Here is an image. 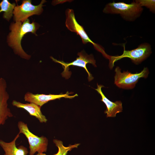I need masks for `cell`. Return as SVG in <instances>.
<instances>
[{"mask_svg": "<svg viewBox=\"0 0 155 155\" xmlns=\"http://www.w3.org/2000/svg\"><path fill=\"white\" fill-rule=\"evenodd\" d=\"M36 155H46L45 154L43 153H38Z\"/></svg>", "mask_w": 155, "mask_h": 155, "instance_id": "obj_18", "label": "cell"}, {"mask_svg": "<svg viewBox=\"0 0 155 155\" xmlns=\"http://www.w3.org/2000/svg\"><path fill=\"white\" fill-rule=\"evenodd\" d=\"M16 4L11 3L7 0H3L0 2V13L3 11V18L7 21L11 18Z\"/></svg>", "mask_w": 155, "mask_h": 155, "instance_id": "obj_14", "label": "cell"}, {"mask_svg": "<svg viewBox=\"0 0 155 155\" xmlns=\"http://www.w3.org/2000/svg\"><path fill=\"white\" fill-rule=\"evenodd\" d=\"M78 55L79 57L75 60L70 63H65L63 61L58 60L52 57H51V58L54 61L59 63L62 65L64 69L63 73H65L68 70V68L70 66H79L83 68L85 70L88 75V79L89 81L92 80L94 78L88 70L86 65L87 64L90 63L94 66L96 67V61L93 56L92 54L88 55L84 50L78 53Z\"/></svg>", "mask_w": 155, "mask_h": 155, "instance_id": "obj_8", "label": "cell"}, {"mask_svg": "<svg viewBox=\"0 0 155 155\" xmlns=\"http://www.w3.org/2000/svg\"><path fill=\"white\" fill-rule=\"evenodd\" d=\"M104 86L97 84V88L95 89L100 94L101 99L106 107L104 113L106 114V117H115L116 114L122 111V103L121 101H117L113 102L107 98L102 90V88Z\"/></svg>", "mask_w": 155, "mask_h": 155, "instance_id": "obj_11", "label": "cell"}, {"mask_svg": "<svg viewBox=\"0 0 155 155\" xmlns=\"http://www.w3.org/2000/svg\"><path fill=\"white\" fill-rule=\"evenodd\" d=\"M53 142L58 148V152L53 155H66L68 152L71 151L74 148H77L80 144H75L65 147L64 146L61 140L54 139Z\"/></svg>", "mask_w": 155, "mask_h": 155, "instance_id": "obj_15", "label": "cell"}, {"mask_svg": "<svg viewBox=\"0 0 155 155\" xmlns=\"http://www.w3.org/2000/svg\"><path fill=\"white\" fill-rule=\"evenodd\" d=\"M67 1H68V0H55L53 1L52 4L53 5H55L58 4L63 3Z\"/></svg>", "mask_w": 155, "mask_h": 155, "instance_id": "obj_17", "label": "cell"}, {"mask_svg": "<svg viewBox=\"0 0 155 155\" xmlns=\"http://www.w3.org/2000/svg\"><path fill=\"white\" fill-rule=\"evenodd\" d=\"M72 93L67 92L65 94L61 93L59 94H34L32 93L28 92L25 94L24 99L26 101L34 103L41 107L44 104L51 100L59 99L62 98L71 99L78 96L77 94L73 96L69 95Z\"/></svg>", "mask_w": 155, "mask_h": 155, "instance_id": "obj_9", "label": "cell"}, {"mask_svg": "<svg viewBox=\"0 0 155 155\" xmlns=\"http://www.w3.org/2000/svg\"><path fill=\"white\" fill-rule=\"evenodd\" d=\"M5 80L0 77V125H3L6 120L13 115L8 107L9 96L7 91Z\"/></svg>", "mask_w": 155, "mask_h": 155, "instance_id": "obj_10", "label": "cell"}, {"mask_svg": "<svg viewBox=\"0 0 155 155\" xmlns=\"http://www.w3.org/2000/svg\"><path fill=\"white\" fill-rule=\"evenodd\" d=\"M135 1L142 7L143 6L148 9L153 13L155 12V1L154 0H136Z\"/></svg>", "mask_w": 155, "mask_h": 155, "instance_id": "obj_16", "label": "cell"}, {"mask_svg": "<svg viewBox=\"0 0 155 155\" xmlns=\"http://www.w3.org/2000/svg\"><path fill=\"white\" fill-rule=\"evenodd\" d=\"M143 10V7L133 1L130 3L114 1L108 3L103 11L106 14H119L124 20L133 22L140 16Z\"/></svg>", "mask_w": 155, "mask_h": 155, "instance_id": "obj_2", "label": "cell"}, {"mask_svg": "<svg viewBox=\"0 0 155 155\" xmlns=\"http://www.w3.org/2000/svg\"><path fill=\"white\" fill-rule=\"evenodd\" d=\"M114 83L119 88L125 89L133 88L139 80L141 78H146L149 72L147 67H144L139 73H132L129 72H121V69L117 66L115 70Z\"/></svg>", "mask_w": 155, "mask_h": 155, "instance_id": "obj_4", "label": "cell"}, {"mask_svg": "<svg viewBox=\"0 0 155 155\" xmlns=\"http://www.w3.org/2000/svg\"><path fill=\"white\" fill-rule=\"evenodd\" d=\"M18 134L14 139L9 142H7L0 140V146L5 152L4 155H27L28 153L26 148L23 146L17 147L16 141L20 137Z\"/></svg>", "mask_w": 155, "mask_h": 155, "instance_id": "obj_12", "label": "cell"}, {"mask_svg": "<svg viewBox=\"0 0 155 155\" xmlns=\"http://www.w3.org/2000/svg\"><path fill=\"white\" fill-rule=\"evenodd\" d=\"M18 127L19 133L24 134L28 139L29 145V155H34L36 152L43 153L46 151L48 141L47 138L43 136L39 137L33 134L29 130L27 124L22 121L18 122Z\"/></svg>", "mask_w": 155, "mask_h": 155, "instance_id": "obj_6", "label": "cell"}, {"mask_svg": "<svg viewBox=\"0 0 155 155\" xmlns=\"http://www.w3.org/2000/svg\"><path fill=\"white\" fill-rule=\"evenodd\" d=\"M65 24L67 29L71 31L75 32L77 34L79 35L83 44H86L88 43L92 44L96 50L101 52L108 58L109 55L105 53L103 47L93 42L88 36L83 26L79 24L77 21L74 10L72 9L68 8L65 11Z\"/></svg>", "mask_w": 155, "mask_h": 155, "instance_id": "obj_5", "label": "cell"}, {"mask_svg": "<svg viewBox=\"0 0 155 155\" xmlns=\"http://www.w3.org/2000/svg\"><path fill=\"white\" fill-rule=\"evenodd\" d=\"M46 2V0H42L39 4L34 5L32 4L31 0H23L21 5L17 4L14 8L13 11L14 20L16 22H22L30 16L40 15L43 11V4Z\"/></svg>", "mask_w": 155, "mask_h": 155, "instance_id": "obj_7", "label": "cell"}, {"mask_svg": "<svg viewBox=\"0 0 155 155\" xmlns=\"http://www.w3.org/2000/svg\"><path fill=\"white\" fill-rule=\"evenodd\" d=\"M36 23H30L28 19L24 20L22 24L21 22L12 23L10 26L11 32L7 38L8 45L13 49L16 54L22 58L29 59L31 56L27 54L23 50L21 45V41L24 35L31 32L37 35L36 32L39 27Z\"/></svg>", "mask_w": 155, "mask_h": 155, "instance_id": "obj_1", "label": "cell"}, {"mask_svg": "<svg viewBox=\"0 0 155 155\" xmlns=\"http://www.w3.org/2000/svg\"><path fill=\"white\" fill-rule=\"evenodd\" d=\"M123 53L120 56H110L109 66L112 69L116 61L124 58H130L134 64L138 65L147 59L151 54V45L148 43H144L139 45L136 49L131 50H126L123 46Z\"/></svg>", "mask_w": 155, "mask_h": 155, "instance_id": "obj_3", "label": "cell"}, {"mask_svg": "<svg viewBox=\"0 0 155 155\" xmlns=\"http://www.w3.org/2000/svg\"><path fill=\"white\" fill-rule=\"evenodd\" d=\"M12 105L18 108H22L28 112L31 116H34L41 123H46L47 120L42 113L41 107L32 103L24 104L16 100H13Z\"/></svg>", "mask_w": 155, "mask_h": 155, "instance_id": "obj_13", "label": "cell"}]
</instances>
